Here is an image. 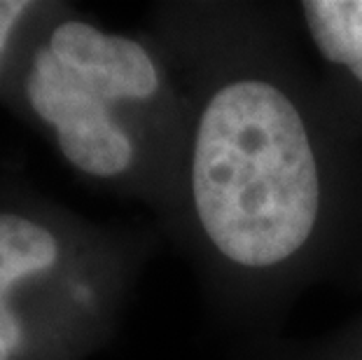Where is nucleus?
<instances>
[{"instance_id": "f03ea898", "label": "nucleus", "mask_w": 362, "mask_h": 360, "mask_svg": "<svg viewBox=\"0 0 362 360\" xmlns=\"http://www.w3.org/2000/svg\"><path fill=\"white\" fill-rule=\"evenodd\" d=\"M26 96L75 171L138 182L166 204L187 134L173 61L131 35L61 19L33 52Z\"/></svg>"}, {"instance_id": "423d86ee", "label": "nucleus", "mask_w": 362, "mask_h": 360, "mask_svg": "<svg viewBox=\"0 0 362 360\" xmlns=\"http://www.w3.org/2000/svg\"><path fill=\"white\" fill-rule=\"evenodd\" d=\"M30 7L33 3H24V0H0V54L5 50V42L10 40L14 26Z\"/></svg>"}, {"instance_id": "f257e3e1", "label": "nucleus", "mask_w": 362, "mask_h": 360, "mask_svg": "<svg viewBox=\"0 0 362 360\" xmlns=\"http://www.w3.org/2000/svg\"><path fill=\"white\" fill-rule=\"evenodd\" d=\"M166 47L187 101L166 209L215 320L241 344L276 337L309 290L362 286V141L290 5H175Z\"/></svg>"}, {"instance_id": "20e7f679", "label": "nucleus", "mask_w": 362, "mask_h": 360, "mask_svg": "<svg viewBox=\"0 0 362 360\" xmlns=\"http://www.w3.org/2000/svg\"><path fill=\"white\" fill-rule=\"evenodd\" d=\"M66 239L42 220L0 213V360H12L24 344V323L12 309L14 288L52 277L66 262Z\"/></svg>"}, {"instance_id": "7ed1b4c3", "label": "nucleus", "mask_w": 362, "mask_h": 360, "mask_svg": "<svg viewBox=\"0 0 362 360\" xmlns=\"http://www.w3.org/2000/svg\"><path fill=\"white\" fill-rule=\"evenodd\" d=\"M290 12L329 108L362 141V0H299Z\"/></svg>"}, {"instance_id": "39448f33", "label": "nucleus", "mask_w": 362, "mask_h": 360, "mask_svg": "<svg viewBox=\"0 0 362 360\" xmlns=\"http://www.w3.org/2000/svg\"><path fill=\"white\" fill-rule=\"evenodd\" d=\"M243 360H362V318L313 342L276 337L241 344Z\"/></svg>"}]
</instances>
